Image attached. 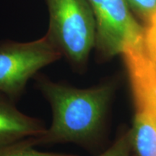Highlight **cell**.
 I'll return each instance as SVG.
<instances>
[{
	"label": "cell",
	"mask_w": 156,
	"mask_h": 156,
	"mask_svg": "<svg viewBox=\"0 0 156 156\" xmlns=\"http://www.w3.org/2000/svg\"><path fill=\"white\" fill-rule=\"evenodd\" d=\"M32 138L0 147V156H79L75 154L42 152L36 150Z\"/></svg>",
	"instance_id": "cell-7"
},
{
	"label": "cell",
	"mask_w": 156,
	"mask_h": 156,
	"mask_svg": "<svg viewBox=\"0 0 156 156\" xmlns=\"http://www.w3.org/2000/svg\"><path fill=\"white\" fill-rule=\"evenodd\" d=\"M130 134L136 156H156V108H135Z\"/></svg>",
	"instance_id": "cell-6"
},
{
	"label": "cell",
	"mask_w": 156,
	"mask_h": 156,
	"mask_svg": "<svg viewBox=\"0 0 156 156\" xmlns=\"http://www.w3.org/2000/svg\"><path fill=\"white\" fill-rule=\"evenodd\" d=\"M49 14L46 36L65 57L74 71L80 73L95 48L96 25L88 0H46Z\"/></svg>",
	"instance_id": "cell-2"
},
{
	"label": "cell",
	"mask_w": 156,
	"mask_h": 156,
	"mask_svg": "<svg viewBox=\"0 0 156 156\" xmlns=\"http://www.w3.org/2000/svg\"><path fill=\"white\" fill-rule=\"evenodd\" d=\"M2 95H2V94H1V93H0V96H2Z\"/></svg>",
	"instance_id": "cell-11"
},
{
	"label": "cell",
	"mask_w": 156,
	"mask_h": 156,
	"mask_svg": "<svg viewBox=\"0 0 156 156\" xmlns=\"http://www.w3.org/2000/svg\"><path fill=\"white\" fill-rule=\"evenodd\" d=\"M36 85L52 111L44 133L32 138L35 145L71 143L90 151L98 137L109 102L112 85L80 88L37 75Z\"/></svg>",
	"instance_id": "cell-1"
},
{
	"label": "cell",
	"mask_w": 156,
	"mask_h": 156,
	"mask_svg": "<svg viewBox=\"0 0 156 156\" xmlns=\"http://www.w3.org/2000/svg\"><path fill=\"white\" fill-rule=\"evenodd\" d=\"M136 17L147 23L156 12V0H126Z\"/></svg>",
	"instance_id": "cell-8"
},
{
	"label": "cell",
	"mask_w": 156,
	"mask_h": 156,
	"mask_svg": "<svg viewBox=\"0 0 156 156\" xmlns=\"http://www.w3.org/2000/svg\"><path fill=\"white\" fill-rule=\"evenodd\" d=\"M144 42L146 49L156 67V12L144 29Z\"/></svg>",
	"instance_id": "cell-10"
},
{
	"label": "cell",
	"mask_w": 156,
	"mask_h": 156,
	"mask_svg": "<svg viewBox=\"0 0 156 156\" xmlns=\"http://www.w3.org/2000/svg\"><path fill=\"white\" fill-rule=\"evenodd\" d=\"M62 57L46 35L30 42H0V93L13 102L31 78Z\"/></svg>",
	"instance_id": "cell-3"
},
{
	"label": "cell",
	"mask_w": 156,
	"mask_h": 156,
	"mask_svg": "<svg viewBox=\"0 0 156 156\" xmlns=\"http://www.w3.org/2000/svg\"><path fill=\"white\" fill-rule=\"evenodd\" d=\"M46 129L42 121L23 114L15 102L0 96V147L40 136Z\"/></svg>",
	"instance_id": "cell-5"
},
{
	"label": "cell",
	"mask_w": 156,
	"mask_h": 156,
	"mask_svg": "<svg viewBox=\"0 0 156 156\" xmlns=\"http://www.w3.org/2000/svg\"><path fill=\"white\" fill-rule=\"evenodd\" d=\"M95 15V48L102 58L122 55L129 45L143 36L145 28L136 20L126 0H88Z\"/></svg>",
	"instance_id": "cell-4"
},
{
	"label": "cell",
	"mask_w": 156,
	"mask_h": 156,
	"mask_svg": "<svg viewBox=\"0 0 156 156\" xmlns=\"http://www.w3.org/2000/svg\"><path fill=\"white\" fill-rule=\"evenodd\" d=\"M132 152L129 132L121 136L112 146L98 156H132Z\"/></svg>",
	"instance_id": "cell-9"
}]
</instances>
